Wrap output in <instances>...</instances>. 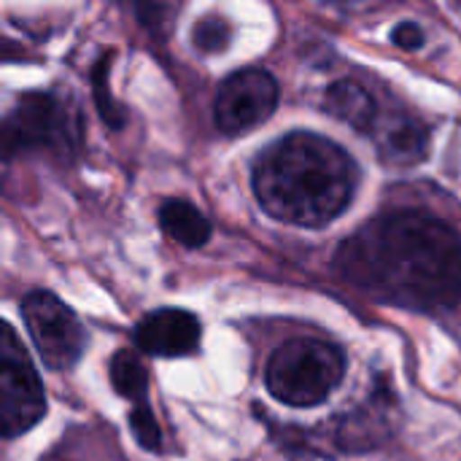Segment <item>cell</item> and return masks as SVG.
Listing matches in <instances>:
<instances>
[{
	"mask_svg": "<svg viewBox=\"0 0 461 461\" xmlns=\"http://www.w3.org/2000/svg\"><path fill=\"white\" fill-rule=\"evenodd\" d=\"M338 276L378 303L448 311L461 303L459 232L419 208L378 213L335 251Z\"/></svg>",
	"mask_w": 461,
	"mask_h": 461,
	"instance_id": "1",
	"label": "cell"
},
{
	"mask_svg": "<svg viewBox=\"0 0 461 461\" xmlns=\"http://www.w3.org/2000/svg\"><path fill=\"white\" fill-rule=\"evenodd\" d=\"M359 165L335 140L294 130L273 140L254 162L251 189L276 221L321 230L354 200Z\"/></svg>",
	"mask_w": 461,
	"mask_h": 461,
	"instance_id": "2",
	"label": "cell"
},
{
	"mask_svg": "<svg viewBox=\"0 0 461 461\" xmlns=\"http://www.w3.org/2000/svg\"><path fill=\"white\" fill-rule=\"evenodd\" d=\"M346 375V354L321 338H292L281 343L265 367L267 392L289 408L321 405Z\"/></svg>",
	"mask_w": 461,
	"mask_h": 461,
	"instance_id": "3",
	"label": "cell"
},
{
	"mask_svg": "<svg viewBox=\"0 0 461 461\" xmlns=\"http://www.w3.org/2000/svg\"><path fill=\"white\" fill-rule=\"evenodd\" d=\"M46 416V392L38 370L16 338L14 327L3 321L0 338V432L19 438Z\"/></svg>",
	"mask_w": 461,
	"mask_h": 461,
	"instance_id": "4",
	"label": "cell"
},
{
	"mask_svg": "<svg viewBox=\"0 0 461 461\" xmlns=\"http://www.w3.org/2000/svg\"><path fill=\"white\" fill-rule=\"evenodd\" d=\"M27 335L49 370H70L86 346V332L78 316L51 292L35 289L19 303Z\"/></svg>",
	"mask_w": 461,
	"mask_h": 461,
	"instance_id": "5",
	"label": "cell"
},
{
	"mask_svg": "<svg viewBox=\"0 0 461 461\" xmlns=\"http://www.w3.org/2000/svg\"><path fill=\"white\" fill-rule=\"evenodd\" d=\"M5 157L22 149L73 151L78 146L76 113L49 92L22 95L5 119Z\"/></svg>",
	"mask_w": 461,
	"mask_h": 461,
	"instance_id": "6",
	"label": "cell"
},
{
	"mask_svg": "<svg viewBox=\"0 0 461 461\" xmlns=\"http://www.w3.org/2000/svg\"><path fill=\"white\" fill-rule=\"evenodd\" d=\"M278 97L281 86L273 73L262 68H243L219 84L213 122L230 138L246 135L276 113Z\"/></svg>",
	"mask_w": 461,
	"mask_h": 461,
	"instance_id": "7",
	"label": "cell"
},
{
	"mask_svg": "<svg viewBox=\"0 0 461 461\" xmlns=\"http://www.w3.org/2000/svg\"><path fill=\"white\" fill-rule=\"evenodd\" d=\"M200 319L181 308H157L146 313L132 332V343L138 351L159 359L189 357L200 346Z\"/></svg>",
	"mask_w": 461,
	"mask_h": 461,
	"instance_id": "8",
	"label": "cell"
},
{
	"mask_svg": "<svg viewBox=\"0 0 461 461\" xmlns=\"http://www.w3.org/2000/svg\"><path fill=\"white\" fill-rule=\"evenodd\" d=\"M367 138L373 140L381 162L389 167H413L427 157L429 149L427 127L405 111L381 108V116Z\"/></svg>",
	"mask_w": 461,
	"mask_h": 461,
	"instance_id": "9",
	"label": "cell"
},
{
	"mask_svg": "<svg viewBox=\"0 0 461 461\" xmlns=\"http://www.w3.org/2000/svg\"><path fill=\"white\" fill-rule=\"evenodd\" d=\"M392 416H397L394 394L392 389L381 386L362 408L340 419V427L335 429V446L348 454H365L370 448H378L394 429Z\"/></svg>",
	"mask_w": 461,
	"mask_h": 461,
	"instance_id": "10",
	"label": "cell"
},
{
	"mask_svg": "<svg viewBox=\"0 0 461 461\" xmlns=\"http://www.w3.org/2000/svg\"><path fill=\"white\" fill-rule=\"evenodd\" d=\"M324 111L332 119L354 127L362 135H370V130L375 127V122L381 116V105L375 103L370 89L362 86L354 78H340V81H332L327 86V92H324Z\"/></svg>",
	"mask_w": 461,
	"mask_h": 461,
	"instance_id": "11",
	"label": "cell"
},
{
	"mask_svg": "<svg viewBox=\"0 0 461 461\" xmlns=\"http://www.w3.org/2000/svg\"><path fill=\"white\" fill-rule=\"evenodd\" d=\"M157 221H159V230L178 246L184 249H200L211 240V221L208 216L194 208L192 203L181 200V197H170L159 205L157 211Z\"/></svg>",
	"mask_w": 461,
	"mask_h": 461,
	"instance_id": "12",
	"label": "cell"
},
{
	"mask_svg": "<svg viewBox=\"0 0 461 461\" xmlns=\"http://www.w3.org/2000/svg\"><path fill=\"white\" fill-rule=\"evenodd\" d=\"M111 386L119 397L130 400L132 405H143L149 394V373L140 357L130 348H119L108 362Z\"/></svg>",
	"mask_w": 461,
	"mask_h": 461,
	"instance_id": "13",
	"label": "cell"
},
{
	"mask_svg": "<svg viewBox=\"0 0 461 461\" xmlns=\"http://www.w3.org/2000/svg\"><path fill=\"white\" fill-rule=\"evenodd\" d=\"M230 38H232L230 22L224 16H219V14L200 16V22L192 30V43L203 54H219V51H224L230 46Z\"/></svg>",
	"mask_w": 461,
	"mask_h": 461,
	"instance_id": "14",
	"label": "cell"
},
{
	"mask_svg": "<svg viewBox=\"0 0 461 461\" xmlns=\"http://www.w3.org/2000/svg\"><path fill=\"white\" fill-rule=\"evenodd\" d=\"M127 421H130L132 438H135V443H138L140 448H146V451H151V454L162 451V429H159V424H157L154 411H151L149 402L132 405Z\"/></svg>",
	"mask_w": 461,
	"mask_h": 461,
	"instance_id": "15",
	"label": "cell"
},
{
	"mask_svg": "<svg viewBox=\"0 0 461 461\" xmlns=\"http://www.w3.org/2000/svg\"><path fill=\"white\" fill-rule=\"evenodd\" d=\"M105 73H108V65H105V57L95 65L92 70V84H95V103H97V111L103 116L105 124H111L113 130H119L124 124V108L111 97V89H108V81H105Z\"/></svg>",
	"mask_w": 461,
	"mask_h": 461,
	"instance_id": "16",
	"label": "cell"
},
{
	"mask_svg": "<svg viewBox=\"0 0 461 461\" xmlns=\"http://www.w3.org/2000/svg\"><path fill=\"white\" fill-rule=\"evenodd\" d=\"M392 43L405 51H419L424 46V30L416 22H400L392 30Z\"/></svg>",
	"mask_w": 461,
	"mask_h": 461,
	"instance_id": "17",
	"label": "cell"
}]
</instances>
